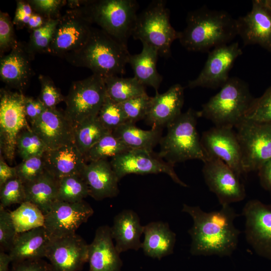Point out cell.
Masks as SVG:
<instances>
[{
  "label": "cell",
  "instance_id": "49",
  "mask_svg": "<svg viewBox=\"0 0 271 271\" xmlns=\"http://www.w3.org/2000/svg\"><path fill=\"white\" fill-rule=\"evenodd\" d=\"M24 108L27 118L31 123L41 115L46 108L38 98L25 96Z\"/></svg>",
  "mask_w": 271,
  "mask_h": 271
},
{
  "label": "cell",
  "instance_id": "36",
  "mask_svg": "<svg viewBox=\"0 0 271 271\" xmlns=\"http://www.w3.org/2000/svg\"><path fill=\"white\" fill-rule=\"evenodd\" d=\"M112 132L104 136L84 155L86 162L107 160L130 150Z\"/></svg>",
  "mask_w": 271,
  "mask_h": 271
},
{
  "label": "cell",
  "instance_id": "4",
  "mask_svg": "<svg viewBox=\"0 0 271 271\" xmlns=\"http://www.w3.org/2000/svg\"><path fill=\"white\" fill-rule=\"evenodd\" d=\"M254 98L246 82L229 77L220 90L202 105L197 115L215 126L234 128L245 118Z\"/></svg>",
  "mask_w": 271,
  "mask_h": 271
},
{
  "label": "cell",
  "instance_id": "30",
  "mask_svg": "<svg viewBox=\"0 0 271 271\" xmlns=\"http://www.w3.org/2000/svg\"><path fill=\"white\" fill-rule=\"evenodd\" d=\"M24 186L25 201L34 204L46 215L57 201L58 179L46 170L38 178Z\"/></svg>",
  "mask_w": 271,
  "mask_h": 271
},
{
  "label": "cell",
  "instance_id": "38",
  "mask_svg": "<svg viewBox=\"0 0 271 271\" xmlns=\"http://www.w3.org/2000/svg\"><path fill=\"white\" fill-rule=\"evenodd\" d=\"M47 150L44 143L30 126L22 130L18 135L16 151L22 160L42 156Z\"/></svg>",
  "mask_w": 271,
  "mask_h": 271
},
{
  "label": "cell",
  "instance_id": "22",
  "mask_svg": "<svg viewBox=\"0 0 271 271\" xmlns=\"http://www.w3.org/2000/svg\"><path fill=\"white\" fill-rule=\"evenodd\" d=\"M184 102V88L179 83L163 93L156 92L145 119L147 123L152 128L167 127L182 113Z\"/></svg>",
  "mask_w": 271,
  "mask_h": 271
},
{
  "label": "cell",
  "instance_id": "18",
  "mask_svg": "<svg viewBox=\"0 0 271 271\" xmlns=\"http://www.w3.org/2000/svg\"><path fill=\"white\" fill-rule=\"evenodd\" d=\"M244 46L258 45L271 53V10L264 0H253L251 10L236 19Z\"/></svg>",
  "mask_w": 271,
  "mask_h": 271
},
{
  "label": "cell",
  "instance_id": "7",
  "mask_svg": "<svg viewBox=\"0 0 271 271\" xmlns=\"http://www.w3.org/2000/svg\"><path fill=\"white\" fill-rule=\"evenodd\" d=\"M131 36L146 43L158 51L159 56L165 58L171 56V45L179 37L170 22V11L166 1H152L138 14Z\"/></svg>",
  "mask_w": 271,
  "mask_h": 271
},
{
  "label": "cell",
  "instance_id": "40",
  "mask_svg": "<svg viewBox=\"0 0 271 271\" xmlns=\"http://www.w3.org/2000/svg\"><path fill=\"white\" fill-rule=\"evenodd\" d=\"M152 97L146 93L119 103L127 122L135 124L137 121L145 119L149 110Z\"/></svg>",
  "mask_w": 271,
  "mask_h": 271
},
{
  "label": "cell",
  "instance_id": "48",
  "mask_svg": "<svg viewBox=\"0 0 271 271\" xmlns=\"http://www.w3.org/2000/svg\"><path fill=\"white\" fill-rule=\"evenodd\" d=\"M11 271H54L50 263L42 259L14 262Z\"/></svg>",
  "mask_w": 271,
  "mask_h": 271
},
{
  "label": "cell",
  "instance_id": "55",
  "mask_svg": "<svg viewBox=\"0 0 271 271\" xmlns=\"http://www.w3.org/2000/svg\"><path fill=\"white\" fill-rule=\"evenodd\" d=\"M265 4L271 10V0H264Z\"/></svg>",
  "mask_w": 271,
  "mask_h": 271
},
{
  "label": "cell",
  "instance_id": "45",
  "mask_svg": "<svg viewBox=\"0 0 271 271\" xmlns=\"http://www.w3.org/2000/svg\"><path fill=\"white\" fill-rule=\"evenodd\" d=\"M18 234L19 233L16 230L10 212L0 205L1 250L9 251Z\"/></svg>",
  "mask_w": 271,
  "mask_h": 271
},
{
  "label": "cell",
  "instance_id": "14",
  "mask_svg": "<svg viewBox=\"0 0 271 271\" xmlns=\"http://www.w3.org/2000/svg\"><path fill=\"white\" fill-rule=\"evenodd\" d=\"M246 240L259 255L271 259V203L247 201L242 211Z\"/></svg>",
  "mask_w": 271,
  "mask_h": 271
},
{
  "label": "cell",
  "instance_id": "6",
  "mask_svg": "<svg viewBox=\"0 0 271 271\" xmlns=\"http://www.w3.org/2000/svg\"><path fill=\"white\" fill-rule=\"evenodd\" d=\"M198 118L197 111L190 108L170 123L160 140L158 157L174 166L190 160H207L197 130Z\"/></svg>",
  "mask_w": 271,
  "mask_h": 271
},
{
  "label": "cell",
  "instance_id": "54",
  "mask_svg": "<svg viewBox=\"0 0 271 271\" xmlns=\"http://www.w3.org/2000/svg\"><path fill=\"white\" fill-rule=\"evenodd\" d=\"M11 262H12V259L9 254L1 250L0 271H9V265Z\"/></svg>",
  "mask_w": 271,
  "mask_h": 271
},
{
  "label": "cell",
  "instance_id": "5",
  "mask_svg": "<svg viewBox=\"0 0 271 271\" xmlns=\"http://www.w3.org/2000/svg\"><path fill=\"white\" fill-rule=\"evenodd\" d=\"M139 5L134 0L84 1L78 9L91 24L127 48L137 18Z\"/></svg>",
  "mask_w": 271,
  "mask_h": 271
},
{
  "label": "cell",
  "instance_id": "2",
  "mask_svg": "<svg viewBox=\"0 0 271 271\" xmlns=\"http://www.w3.org/2000/svg\"><path fill=\"white\" fill-rule=\"evenodd\" d=\"M237 35L236 19L226 11L203 6L188 13L178 40L188 51L206 52L229 44Z\"/></svg>",
  "mask_w": 271,
  "mask_h": 271
},
{
  "label": "cell",
  "instance_id": "47",
  "mask_svg": "<svg viewBox=\"0 0 271 271\" xmlns=\"http://www.w3.org/2000/svg\"><path fill=\"white\" fill-rule=\"evenodd\" d=\"M33 12L45 19H59L61 8L66 5L67 1L62 0H28Z\"/></svg>",
  "mask_w": 271,
  "mask_h": 271
},
{
  "label": "cell",
  "instance_id": "26",
  "mask_svg": "<svg viewBox=\"0 0 271 271\" xmlns=\"http://www.w3.org/2000/svg\"><path fill=\"white\" fill-rule=\"evenodd\" d=\"M144 229L138 215L133 210L124 209L116 215L110 232L117 251L120 253L141 248V237Z\"/></svg>",
  "mask_w": 271,
  "mask_h": 271
},
{
  "label": "cell",
  "instance_id": "32",
  "mask_svg": "<svg viewBox=\"0 0 271 271\" xmlns=\"http://www.w3.org/2000/svg\"><path fill=\"white\" fill-rule=\"evenodd\" d=\"M104 80L106 96L118 103L146 93L145 86L134 76H112L104 78Z\"/></svg>",
  "mask_w": 271,
  "mask_h": 271
},
{
  "label": "cell",
  "instance_id": "27",
  "mask_svg": "<svg viewBox=\"0 0 271 271\" xmlns=\"http://www.w3.org/2000/svg\"><path fill=\"white\" fill-rule=\"evenodd\" d=\"M50 241L44 226L19 233L9 251L12 262H18L46 257Z\"/></svg>",
  "mask_w": 271,
  "mask_h": 271
},
{
  "label": "cell",
  "instance_id": "25",
  "mask_svg": "<svg viewBox=\"0 0 271 271\" xmlns=\"http://www.w3.org/2000/svg\"><path fill=\"white\" fill-rule=\"evenodd\" d=\"M43 158L46 170L57 179L69 175H82L87 164L74 143L47 150Z\"/></svg>",
  "mask_w": 271,
  "mask_h": 271
},
{
  "label": "cell",
  "instance_id": "19",
  "mask_svg": "<svg viewBox=\"0 0 271 271\" xmlns=\"http://www.w3.org/2000/svg\"><path fill=\"white\" fill-rule=\"evenodd\" d=\"M89 244L76 233L51 240L46 257L54 271H79L88 260Z\"/></svg>",
  "mask_w": 271,
  "mask_h": 271
},
{
  "label": "cell",
  "instance_id": "53",
  "mask_svg": "<svg viewBox=\"0 0 271 271\" xmlns=\"http://www.w3.org/2000/svg\"><path fill=\"white\" fill-rule=\"evenodd\" d=\"M46 20L41 15L34 12L31 16L26 27L32 32L42 27Z\"/></svg>",
  "mask_w": 271,
  "mask_h": 271
},
{
  "label": "cell",
  "instance_id": "8",
  "mask_svg": "<svg viewBox=\"0 0 271 271\" xmlns=\"http://www.w3.org/2000/svg\"><path fill=\"white\" fill-rule=\"evenodd\" d=\"M106 97L104 78L93 74L73 81L65 96L64 112L74 128L84 120L97 116Z\"/></svg>",
  "mask_w": 271,
  "mask_h": 271
},
{
  "label": "cell",
  "instance_id": "41",
  "mask_svg": "<svg viewBox=\"0 0 271 271\" xmlns=\"http://www.w3.org/2000/svg\"><path fill=\"white\" fill-rule=\"evenodd\" d=\"M26 201L25 186L16 177L0 186V205L4 208L13 204H21Z\"/></svg>",
  "mask_w": 271,
  "mask_h": 271
},
{
  "label": "cell",
  "instance_id": "51",
  "mask_svg": "<svg viewBox=\"0 0 271 271\" xmlns=\"http://www.w3.org/2000/svg\"><path fill=\"white\" fill-rule=\"evenodd\" d=\"M258 175L261 186L265 190L271 191V159L260 167Z\"/></svg>",
  "mask_w": 271,
  "mask_h": 271
},
{
  "label": "cell",
  "instance_id": "24",
  "mask_svg": "<svg viewBox=\"0 0 271 271\" xmlns=\"http://www.w3.org/2000/svg\"><path fill=\"white\" fill-rule=\"evenodd\" d=\"M89 190V196L97 201L118 195L119 179L110 163L100 160L86 164L82 173Z\"/></svg>",
  "mask_w": 271,
  "mask_h": 271
},
{
  "label": "cell",
  "instance_id": "39",
  "mask_svg": "<svg viewBox=\"0 0 271 271\" xmlns=\"http://www.w3.org/2000/svg\"><path fill=\"white\" fill-rule=\"evenodd\" d=\"M97 117L102 125L111 132L127 121L120 104L107 96L99 111Z\"/></svg>",
  "mask_w": 271,
  "mask_h": 271
},
{
  "label": "cell",
  "instance_id": "43",
  "mask_svg": "<svg viewBox=\"0 0 271 271\" xmlns=\"http://www.w3.org/2000/svg\"><path fill=\"white\" fill-rule=\"evenodd\" d=\"M38 79L41 90L38 98L46 108H56L57 104L65 101V96L50 77L40 75Z\"/></svg>",
  "mask_w": 271,
  "mask_h": 271
},
{
  "label": "cell",
  "instance_id": "35",
  "mask_svg": "<svg viewBox=\"0 0 271 271\" xmlns=\"http://www.w3.org/2000/svg\"><path fill=\"white\" fill-rule=\"evenodd\" d=\"M88 196V188L82 175H69L58 179L57 200L74 203Z\"/></svg>",
  "mask_w": 271,
  "mask_h": 271
},
{
  "label": "cell",
  "instance_id": "42",
  "mask_svg": "<svg viewBox=\"0 0 271 271\" xmlns=\"http://www.w3.org/2000/svg\"><path fill=\"white\" fill-rule=\"evenodd\" d=\"M15 167L17 177L24 184L37 179L46 171L43 155L23 160Z\"/></svg>",
  "mask_w": 271,
  "mask_h": 271
},
{
  "label": "cell",
  "instance_id": "21",
  "mask_svg": "<svg viewBox=\"0 0 271 271\" xmlns=\"http://www.w3.org/2000/svg\"><path fill=\"white\" fill-rule=\"evenodd\" d=\"M33 59L27 52L25 44L19 42L8 55L1 56V80L9 87L23 92L34 74L31 65Z\"/></svg>",
  "mask_w": 271,
  "mask_h": 271
},
{
  "label": "cell",
  "instance_id": "46",
  "mask_svg": "<svg viewBox=\"0 0 271 271\" xmlns=\"http://www.w3.org/2000/svg\"><path fill=\"white\" fill-rule=\"evenodd\" d=\"M19 42L15 35L14 24L8 13L0 11L1 56L17 47Z\"/></svg>",
  "mask_w": 271,
  "mask_h": 271
},
{
  "label": "cell",
  "instance_id": "9",
  "mask_svg": "<svg viewBox=\"0 0 271 271\" xmlns=\"http://www.w3.org/2000/svg\"><path fill=\"white\" fill-rule=\"evenodd\" d=\"M24 97L21 92L7 88L0 90L1 156L10 163L15 158L18 135L30 126L25 111Z\"/></svg>",
  "mask_w": 271,
  "mask_h": 271
},
{
  "label": "cell",
  "instance_id": "23",
  "mask_svg": "<svg viewBox=\"0 0 271 271\" xmlns=\"http://www.w3.org/2000/svg\"><path fill=\"white\" fill-rule=\"evenodd\" d=\"M113 242L110 227L99 226L89 244V271H121L122 262Z\"/></svg>",
  "mask_w": 271,
  "mask_h": 271
},
{
  "label": "cell",
  "instance_id": "28",
  "mask_svg": "<svg viewBox=\"0 0 271 271\" xmlns=\"http://www.w3.org/2000/svg\"><path fill=\"white\" fill-rule=\"evenodd\" d=\"M142 248L149 257L160 259L173 252L176 235L168 223L153 221L144 225Z\"/></svg>",
  "mask_w": 271,
  "mask_h": 271
},
{
  "label": "cell",
  "instance_id": "16",
  "mask_svg": "<svg viewBox=\"0 0 271 271\" xmlns=\"http://www.w3.org/2000/svg\"><path fill=\"white\" fill-rule=\"evenodd\" d=\"M200 141L208 159L222 161L240 178L245 174L241 148L233 128L215 126L202 133Z\"/></svg>",
  "mask_w": 271,
  "mask_h": 271
},
{
  "label": "cell",
  "instance_id": "52",
  "mask_svg": "<svg viewBox=\"0 0 271 271\" xmlns=\"http://www.w3.org/2000/svg\"><path fill=\"white\" fill-rule=\"evenodd\" d=\"M17 177L16 167L10 166L3 157L0 158V186Z\"/></svg>",
  "mask_w": 271,
  "mask_h": 271
},
{
  "label": "cell",
  "instance_id": "37",
  "mask_svg": "<svg viewBox=\"0 0 271 271\" xmlns=\"http://www.w3.org/2000/svg\"><path fill=\"white\" fill-rule=\"evenodd\" d=\"M59 19L47 20L42 27L31 32L29 40L25 44V46L27 52L33 58L38 53H49Z\"/></svg>",
  "mask_w": 271,
  "mask_h": 271
},
{
  "label": "cell",
  "instance_id": "31",
  "mask_svg": "<svg viewBox=\"0 0 271 271\" xmlns=\"http://www.w3.org/2000/svg\"><path fill=\"white\" fill-rule=\"evenodd\" d=\"M112 133L131 150H142L152 153L162 138V128L144 130L129 122L121 125Z\"/></svg>",
  "mask_w": 271,
  "mask_h": 271
},
{
  "label": "cell",
  "instance_id": "50",
  "mask_svg": "<svg viewBox=\"0 0 271 271\" xmlns=\"http://www.w3.org/2000/svg\"><path fill=\"white\" fill-rule=\"evenodd\" d=\"M33 13L27 1H17V7L13 20L14 25L20 28L26 26Z\"/></svg>",
  "mask_w": 271,
  "mask_h": 271
},
{
  "label": "cell",
  "instance_id": "15",
  "mask_svg": "<svg viewBox=\"0 0 271 271\" xmlns=\"http://www.w3.org/2000/svg\"><path fill=\"white\" fill-rule=\"evenodd\" d=\"M94 210L86 201L70 203L57 200L45 215V227L51 240L75 234L87 221Z\"/></svg>",
  "mask_w": 271,
  "mask_h": 271
},
{
  "label": "cell",
  "instance_id": "17",
  "mask_svg": "<svg viewBox=\"0 0 271 271\" xmlns=\"http://www.w3.org/2000/svg\"><path fill=\"white\" fill-rule=\"evenodd\" d=\"M110 163L119 180L130 174L165 173L175 183L184 187H188L179 178L174 166L147 151L130 150L112 158Z\"/></svg>",
  "mask_w": 271,
  "mask_h": 271
},
{
  "label": "cell",
  "instance_id": "29",
  "mask_svg": "<svg viewBox=\"0 0 271 271\" xmlns=\"http://www.w3.org/2000/svg\"><path fill=\"white\" fill-rule=\"evenodd\" d=\"M139 54H130L128 63L133 70L134 77L143 85L154 88L156 92L160 87L163 77L157 69L159 54L153 47L143 43Z\"/></svg>",
  "mask_w": 271,
  "mask_h": 271
},
{
  "label": "cell",
  "instance_id": "34",
  "mask_svg": "<svg viewBox=\"0 0 271 271\" xmlns=\"http://www.w3.org/2000/svg\"><path fill=\"white\" fill-rule=\"evenodd\" d=\"M10 214L19 233L44 226L45 215L30 202H23L16 209L11 211Z\"/></svg>",
  "mask_w": 271,
  "mask_h": 271
},
{
  "label": "cell",
  "instance_id": "3",
  "mask_svg": "<svg viewBox=\"0 0 271 271\" xmlns=\"http://www.w3.org/2000/svg\"><path fill=\"white\" fill-rule=\"evenodd\" d=\"M129 55L127 48L101 29L92 27L84 45L63 58L74 66L87 68L106 78L124 74Z\"/></svg>",
  "mask_w": 271,
  "mask_h": 271
},
{
  "label": "cell",
  "instance_id": "1",
  "mask_svg": "<svg viewBox=\"0 0 271 271\" xmlns=\"http://www.w3.org/2000/svg\"><path fill=\"white\" fill-rule=\"evenodd\" d=\"M182 211L188 214L193 222L188 230L192 255L230 256L237 248L241 231L234 223L238 214L230 205L206 212L198 206L184 204Z\"/></svg>",
  "mask_w": 271,
  "mask_h": 271
},
{
  "label": "cell",
  "instance_id": "13",
  "mask_svg": "<svg viewBox=\"0 0 271 271\" xmlns=\"http://www.w3.org/2000/svg\"><path fill=\"white\" fill-rule=\"evenodd\" d=\"M202 174L206 184L221 206L241 201L245 198V189L240 178L222 161L208 159L204 162Z\"/></svg>",
  "mask_w": 271,
  "mask_h": 271
},
{
  "label": "cell",
  "instance_id": "44",
  "mask_svg": "<svg viewBox=\"0 0 271 271\" xmlns=\"http://www.w3.org/2000/svg\"><path fill=\"white\" fill-rule=\"evenodd\" d=\"M245 118L259 122H271V86L261 96L254 98Z\"/></svg>",
  "mask_w": 271,
  "mask_h": 271
},
{
  "label": "cell",
  "instance_id": "10",
  "mask_svg": "<svg viewBox=\"0 0 271 271\" xmlns=\"http://www.w3.org/2000/svg\"><path fill=\"white\" fill-rule=\"evenodd\" d=\"M235 128L245 174L258 171L271 159V122L245 118Z\"/></svg>",
  "mask_w": 271,
  "mask_h": 271
},
{
  "label": "cell",
  "instance_id": "11",
  "mask_svg": "<svg viewBox=\"0 0 271 271\" xmlns=\"http://www.w3.org/2000/svg\"><path fill=\"white\" fill-rule=\"evenodd\" d=\"M91 25L78 9L68 10L59 19L49 54L64 58L81 48L89 37Z\"/></svg>",
  "mask_w": 271,
  "mask_h": 271
},
{
  "label": "cell",
  "instance_id": "12",
  "mask_svg": "<svg viewBox=\"0 0 271 271\" xmlns=\"http://www.w3.org/2000/svg\"><path fill=\"white\" fill-rule=\"evenodd\" d=\"M242 51L238 42L218 46L209 52L207 60L198 76L189 81L191 89L203 87L215 89L228 80L229 73Z\"/></svg>",
  "mask_w": 271,
  "mask_h": 271
},
{
  "label": "cell",
  "instance_id": "33",
  "mask_svg": "<svg viewBox=\"0 0 271 271\" xmlns=\"http://www.w3.org/2000/svg\"><path fill=\"white\" fill-rule=\"evenodd\" d=\"M111 132L101 123L97 116L88 118L74 128V143L84 156L104 136Z\"/></svg>",
  "mask_w": 271,
  "mask_h": 271
},
{
  "label": "cell",
  "instance_id": "20",
  "mask_svg": "<svg viewBox=\"0 0 271 271\" xmlns=\"http://www.w3.org/2000/svg\"><path fill=\"white\" fill-rule=\"evenodd\" d=\"M30 124L48 150L74 143V126L64 111L56 108H46L41 115Z\"/></svg>",
  "mask_w": 271,
  "mask_h": 271
}]
</instances>
